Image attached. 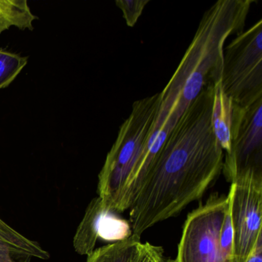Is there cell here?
Returning a JSON list of instances; mask_svg holds the SVG:
<instances>
[{
    "instance_id": "obj_1",
    "label": "cell",
    "mask_w": 262,
    "mask_h": 262,
    "mask_svg": "<svg viewBox=\"0 0 262 262\" xmlns=\"http://www.w3.org/2000/svg\"><path fill=\"white\" fill-rule=\"evenodd\" d=\"M214 85L200 92L168 133L129 208L133 235L200 199L222 171L223 149L211 123Z\"/></svg>"
},
{
    "instance_id": "obj_9",
    "label": "cell",
    "mask_w": 262,
    "mask_h": 262,
    "mask_svg": "<svg viewBox=\"0 0 262 262\" xmlns=\"http://www.w3.org/2000/svg\"><path fill=\"white\" fill-rule=\"evenodd\" d=\"M107 211L98 196L90 202L83 219L75 234L73 245L75 251L82 255H89L94 251L99 237L101 221Z\"/></svg>"
},
{
    "instance_id": "obj_4",
    "label": "cell",
    "mask_w": 262,
    "mask_h": 262,
    "mask_svg": "<svg viewBox=\"0 0 262 262\" xmlns=\"http://www.w3.org/2000/svg\"><path fill=\"white\" fill-rule=\"evenodd\" d=\"M221 85L234 105L245 106L261 99V19L227 47Z\"/></svg>"
},
{
    "instance_id": "obj_2",
    "label": "cell",
    "mask_w": 262,
    "mask_h": 262,
    "mask_svg": "<svg viewBox=\"0 0 262 262\" xmlns=\"http://www.w3.org/2000/svg\"><path fill=\"white\" fill-rule=\"evenodd\" d=\"M253 0H219L202 16L177 70L160 93V110L177 122L208 85L222 79L224 45L245 28Z\"/></svg>"
},
{
    "instance_id": "obj_8",
    "label": "cell",
    "mask_w": 262,
    "mask_h": 262,
    "mask_svg": "<svg viewBox=\"0 0 262 262\" xmlns=\"http://www.w3.org/2000/svg\"><path fill=\"white\" fill-rule=\"evenodd\" d=\"M36 242L24 237L0 219V262H30L32 257L50 258Z\"/></svg>"
},
{
    "instance_id": "obj_11",
    "label": "cell",
    "mask_w": 262,
    "mask_h": 262,
    "mask_svg": "<svg viewBox=\"0 0 262 262\" xmlns=\"http://www.w3.org/2000/svg\"><path fill=\"white\" fill-rule=\"evenodd\" d=\"M140 237L128 238L101 247L89 254L86 262H133L142 246Z\"/></svg>"
},
{
    "instance_id": "obj_10",
    "label": "cell",
    "mask_w": 262,
    "mask_h": 262,
    "mask_svg": "<svg viewBox=\"0 0 262 262\" xmlns=\"http://www.w3.org/2000/svg\"><path fill=\"white\" fill-rule=\"evenodd\" d=\"M232 118V102L222 90L220 82L214 85L211 123L216 137L225 152L230 148V131Z\"/></svg>"
},
{
    "instance_id": "obj_5",
    "label": "cell",
    "mask_w": 262,
    "mask_h": 262,
    "mask_svg": "<svg viewBox=\"0 0 262 262\" xmlns=\"http://www.w3.org/2000/svg\"><path fill=\"white\" fill-rule=\"evenodd\" d=\"M229 205V194H212L188 214L173 262H227L221 231Z\"/></svg>"
},
{
    "instance_id": "obj_14",
    "label": "cell",
    "mask_w": 262,
    "mask_h": 262,
    "mask_svg": "<svg viewBox=\"0 0 262 262\" xmlns=\"http://www.w3.org/2000/svg\"><path fill=\"white\" fill-rule=\"evenodd\" d=\"M27 64V58L0 50V90L9 86Z\"/></svg>"
},
{
    "instance_id": "obj_7",
    "label": "cell",
    "mask_w": 262,
    "mask_h": 262,
    "mask_svg": "<svg viewBox=\"0 0 262 262\" xmlns=\"http://www.w3.org/2000/svg\"><path fill=\"white\" fill-rule=\"evenodd\" d=\"M230 136L222 167L227 181L249 170L262 172V98L245 106L232 103Z\"/></svg>"
},
{
    "instance_id": "obj_6",
    "label": "cell",
    "mask_w": 262,
    "mask_h": 262,
    "mask_svg": "<svg viewBox=\"0 0 262 262\" xmlns=\"http://www.w3.org/2000/svg\"><path fill=\"white\" fill-rule=\"evenodd\" d=\"M230 215L234 262H246L262 235V172L249 170L231 182Z\"/></svg>"
},
{
    "instance_id": "obj_15",
    "label": "cell",
    "mask_w": 262,
    "mask_h": 262,
    "mask_svg": "<svg viewBox=\"0 0 262 262\" xmlns=\"http://www.w3.org/2000/svg\"><path fill=\"white\" fill-rule=\"evenodd\" d=\"M148 3L149 0H119L116 1V4L123 13L127 25L133 27Z\"/></svg>"
},
{
    "instance_id": "obj_3",
    "label": "cell",
    "mask_w": 262,
    "mask_h": 262,
    "mask_svg": "<svg viewBox=\"0 0 262 262\" xmlns=\"http://www.w3.org/2000/svg\"><path fill=\"white\" fill-rule=\"evenodd\" d=\"M160 93L136 101L99 174L98 194L104 207L117 213L121 196L139 194L165 137L156 132Z\"/></svg>"
},
{
    "instance_id": "obj_12",
    "label": "cell",
    "mask_w": 262,
    "mask_h": 262,
    "mask_svg": "<svg viewBox=\"0 0 262 262\" xmlns=\"http://www.w3.org/2000/svg\"><path fill=\"white\" fill-rule=\"evenodd\" d=\"M37 19L27 0H0V34L11 27L33 30V21Z\"/></svg>"
},
{
    "instance_id": "obj_16",
    "label": "cell",
    "mask_w": 262,
    "mask_h": 262,
    "mask_svg": "<svg viewBox=\"0 0 262 262\" xmlns=\"http://www.w3.org/2000/svg\"><path fill=\"white\" fill-rule=\"evenodd\" d=\"M133 262H173V260L165 257L162 247L146 242L142 244L139 254Z\"/></svg>"
},
{
    "instance_id": "obj_17",
    "label": "cell",
    "mask_w": 262,
    "mask_h": 262,
    "mask_svg": "<svg viewBox=\"0 0 262 262\" xmlns=\"http://www.w3.org/2000/svg\"><path fill=\"white\" fill-rule=\"evenodd\" d=\"M246 262H262V235L257 239V244Z\"/></svg>"
},
{
    "instance_id": "obj_13",
    "label": "cell",
    "mask_w": 262,
    "mask_h": 262,
    "mask_svg": "<svg viewBox=\"0 0 262 262\" xmlns=\"http://www.w3.org/2000/svg\"><path fill=\"white\" fill-rule=\"evenodd\" d=\"M129 222L116 215V212L107 211L101 221L99 237L110 242H119L132 235Z\"/></svg>"
}]
</instances>
